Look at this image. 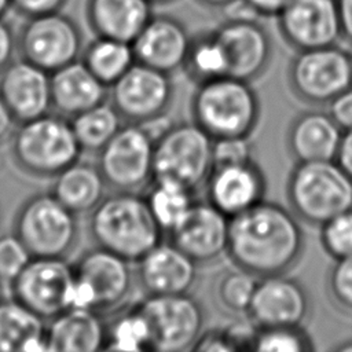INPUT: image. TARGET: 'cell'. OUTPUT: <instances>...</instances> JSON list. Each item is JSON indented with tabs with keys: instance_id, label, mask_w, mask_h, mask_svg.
I'll use <instances>...</instances> for the list:
<instances>
[{
	"instance_id": "cell-1",
	"label": "cell",
	"mask_w": 352,
	"mask_h": 352,
	"mask_svg": "<svg viewBox=\"0 0 352 352\" xmlns=\"http://www.w3.org/2000/svg\"><path fill=\"white\" fill-rule=\"evenodd\" d=\"M304 232L293 212L275 202L230 217L227 254L235 267L257 278L286 274L300 260Z\"/></svg>"
},
{
	"instance_id": "cell-2",
	"label": "cell",
	"mask_w": 352,
	"mask_h": 352,
	"mask_svg": "<svg viewBox=\"0 0 352 352\" xmlns=\"http://www.w3.org/2000/svg\"><path fill=\"white\" fill-rule=\"evenodd\" d=\"M89 234L96 246L138 263L160 241L162 230L144 197L135 191L104 195L91 210Z\"/></svg>"
},
{
	"instance_id": "cell-3",
	"label": "cell",
	"mask_w": 352,
	"mask_h": 352,
	"mask_svg": "<svg viewBox=\"0 0 352 352\" xmlns=\"http://www.w3.org/2000/svg\"><path fill=\"white\" fill-rule=\"evenodd\" d=\"M82 148L70 120L58 114L16 124L10 135V154L15 166L38 179H54L80 160Z\"/></svg>"
},
{
	"instance_id": "cell-4",
	"label": "cell",
	"mask_w": 352,
	"mask_h": 352,
	"mask_svg": "<svg viewBox=\"0 0 352 352\" xmlns=\"http://www.w3.org/2000/svg\"><path fill=\"white\" fill-rule=\"evenodd\" d=\"M260 111V99L250 82L231 76L199 82L191 98L192 121L213 139L250 136Z\"/></svg>"
},
{
	"instance_id": "cell-5",
	"label": "cell",
	"mask_w": 352,
	"mask_h": 352,
	"mask_svg": "<svg viewBox=\"0 0 352 352\" xmlns=\"http://www.w3.org/2000/svg\"><path fill=\"white\" fill-rule=\"evenodd\" d=\"M286 197L297 219L322 226L352 208V179L334 160L296 162L287 176Z\"/></svg>"
},
{
	"instance_id": "cell-6",
	"label": "cell",
	"mask_w": 352,
	"mask_h": 352,
	"mask_svg": "<svg viewBox=\"0 0 352 352\" xmlns=\"http://www.w3.org/2000/svg\"><path fill=\"white\" fill-rule=\"evenodd\" d=\"M12 232L32 257H65L78 242L77 214L50 191L29 195L12 219Z\"/></svg>"
},
{
	"instance_id": "cell-7",
	"label": "cell",
	"mask_w": 352,
	"mask_h": 352,
	"mask_svg": "<svg viewBox=\"0 0 352 352\" xmlns=\"http://www.w3.org/2000/svg\"><path fill=\"white\" fill-rule=\"evenodd\" d=\"M213 169V138L192 122L175 124L154 143L153 180L198 190Z\"/></svg>"
},
{
	"instance_id": "cell-8",
	"label": "cell",
	"mask_w": 352,
	"mask_h": 352,
	"mask_svg": "<svg viewBox=\"0 0 352 352\" xmlns=\"http://www.w3.org/2000/svg\"><path fill=\"white\" fill-rule=\"evenodd\" d=\"M73 270L72 307L100 314L114 311L125 304L132 293L135 274L131 261L103 248L85 250L73 264Z\"/></svg>"
},
{
	"instance_id": "cell-9",
	"label": "cell",
	"mask_w": 352,
	"mask_h": 352,
	"mask_svg": "<svg viewBox=\"0 0 352 352\" xmlns=\"http://www.w3.org/2000/svg\"><path fill=\"white\" fill-rule=\"evenodd\" d=\"M292 92L307 103H330L352 87L351 54L337 44L301 50L287 69Z\"/></svg>"
},
{
	"instance_id": "cell-10",
	"label": "cell",
	"mask_w": 352,
	"mask_h": 352,
	"mask_svg": "<svg viewBox=\"0 0 352 352\" xmlns=\"http://www.w3.org/2000/svg\"><path fill=\"white\" fill-rule=\"evenodd\" d=\"M150 331V351L191 349L205 330V309L188 293L147 296L136 305Z\"/></svg>"
},
{
	"instance_id": "cell-11",
	"label": "cell",
	"mask_w": 352,
	"mask_h": 352,
	"mask_svg": "<svg viewBox=\"0 0 352 352\" xmlns=\"http://www.w3.org/2000/svg\"><path fill=\"white\" fill-rule=\"evenodd\" d=\"M73 264L65 257H32L8 283L10 297L45 322L72 307Z\"/></svg>"
},
{
	"instance_id": "cell-12",
	"label": "cell",
	"mask_w": 352,
	"mask_h": 352,
	"mask_svg": "<svg viewBox=\"0 0 352 352\" xmlns=\"http://www.w3.org/2000/svg\"><path fill=\"white\" fill-rule=\"evenodd\" d=\"M19 58L52 73L82 52L78 25L60 11L26 18L16 33Z\"/></svg>"
},
{
	"instance_id": "cell-13",
	"label": "cell",
	"mask_w": 352,
	"mask_h": 352,
	"mask_svg": "<svg viewBox=\"0 0 352 352\" xmlns=\"http://www.w3.org/2000/svg\"><path fill=\"white\" fill-rule=\"evenodd\" d=\"M154 142L140 124L121 125L98 151V166L117 191H138L153 182Z\"/></svg>"
},
{
	"instance_id": "cell-14",
	"label": "cell",
	"mask_w": 352,
	"mask_h": 352,
	"mask_svg": "<svg viewBox=\"0 0 352 352\" xmlns=\"http://www.w3.org/2000/svg\"><path fill=\"white\" fill-rule=\"evenodd\" d=\"M110 103L121 118L142 124L166 113L173 99L169 73L135 62L111 87Z\"/></svg>"
},
{
	"instance_id": "cell-15",
	"label": "cell",
	"mask_w": 352,
	"mask_h": 352,
	"mask_svg": "<svg viewBox=\"0 0 352 352\" xmlns=\"http://www.w3.org/2000/svg\"><path fill=\"white\" fill-rule=\"evenodd\" d=\"M276 19L282 38L297 51L334 45L342 38L337 0H289Z\"/></svg>"
},
{
	"instance_id": "cell-16",
	"label": "cell",
	"mask_w": 352,
	"mask_h": 352,
	"mask_svg": "<svg viewBox=\"0 0 352 352\" xmlns=\"http://www.w3.org/2000/svg\"><path fill=\"white\" fill-rule=\"evenodd\" d=\"M214 32L227 55V76L252 82L268 69L272 40L257 18L224 19Z\"/></svg>"
},
{
	"instance_id": "cell-17",
	"label": "cell",
	"mask_w": 352,
	"mask_h": 352,
	"mask_svg": "<svg viewBox=\"0 0 352 352\" xmlns=\"http://www.w3.org/2000/svg\"><path fill=\"white\" fill-rule=\"evenodd\" d=\"M228 231V216L209 201H194L186 216L168 234L170 242L197 264H208L227 253Z\"/></svg>"
},
{
	"instance_id": "cell-18",
	"label": "cell",
	"mask_w": 352,
	"mask_h": 352,
	"mask_svg": "<svg viewBox=\"0 0 352 352\" xmlns=\"http://www.w3.org/2000/svg\"><path fill=\"white\" fill-rule=\"evenodd\" d=\"M246 314L257 327L301 326L309 314V298L296 279L270 275L257 282Z\"/></svg>"
},
{
	"instance_id": "cell-19",
	"label": "cell",
	"mask_w": 352,
	"mask_h": 352,
	"mask_svg": "<svg viewBox=\"0 0 352 352\" xmlns=\"http://www.w3.org/2000/svg\"><path fill=\"white\" fill-rule=\"evenodd\" d=\"M0 96L16 124L50 113L51 73L19 58L0 72Z\"/></svg>"
},
{
	"instance_id": "cell-20",
	"label": "cell",
	"mask_w": 352,
	"mask_h": 352,
	"mask_svg": "<svg viewBox=\"0 0 352 352\" xmlns=\"http://www.w3.org/2000/svg\"><path fill=\"white\" fill-rule=\"evenodd\" d=\"M190 41L191 34L180 19L153 14L131 44L136 62L170 74L183 67Z\"/></svg>"
},
{
	"instance_id": "cell-21",
	"label": "cell",
	"mask_w": 352,
	"mask_h": 352,
	"mask_svg": "<svg viewBox=\"0 0 352 352\" xmlns=\"http://www.w3.org/2000/svg\"><path fill=\"white\" fill-rule=\"evenodd\" d=\"M197 265L170 241H160L138 261L136 278L147 296L184 294L195 285Z\"/></svg>"
},
{
	"instance_id": "cell-22",
	"label": "cell",
	"mask_w": 352,
	"mask_h": 352,
	"mask_svg": "<svg viewBox=\"0 0 352 352\" xmlns=\"http://www.w3.org/2000/svg\"><path fill=\"white\" fill-rule=\"evenodd\" d=\"M208 201L232 217L264 201L265 177L254 162L216 165L206 180Z\"/></svg>"
},
{
	"instance_id": "cell-23",
	"label": "cell",
	"mask_w": 352,
	"mask_h": 352,
	"mask_svg": "<svg viewBox=\"0 0 352 352\" xmlns=\"http://www.w3.org/2000/svg\"><path fill=\"white\" fill-rule=\"evenodd\" d=\"M106 340L100 312L72 307L47 320L44 346L51 352H98L104 351Z\"/></svg>"
},
{
	"instance_id": "cell-24",
	"label": "cell",
	"mask_w": 352,
	"mask_h": 352,
	"mask_svg": "<svg viewBox=\"0 0 352 352\" xmlns=\"http://www.w3.org/2000/svg\"><path fill=\"white\" fill-rule=\"evenodd\" d=\"M342 129L330 113L308 110L290 122L286 146L296 162L331 161L336 158Z\"/></svg>"
},
{
	"instance_id": "cell-25",
	"label": "cell",
	"mask_w": 352,
	"mask_h": 352,
	"mask_svg": "<svg viewBox=\"0 0 352 352\" xmlns=\"http://www.w3.org/2000/svg\"><path fill=\"white\" fill-rule=\"evenodd\" d=\"M107 88L81 59L51 73V103L62 116L73 117L103 103Z\"/></svg>"
},
{
	"instance_id": "cell-26",
	"label": "cell",
	"mask_w": 352,
	"mask_h": 352,
	"mask_svg": "<svg viewBox=\"0 0 352 352\" xmlns=\"http://www.w3.org/2000/svg\"><path fill=\"white\" fill-rule=\"evenodd\" d=\"M148 0H87L85 18L99 37L132 43L153 15Z\"/></svg>"
},
{
	"instance_id": "cell-27",
	"label": "cell",
	"mask_w": 352,
	"mask_h": 352,
	"mask_svg": "<svg viewBox=\"0 0 352 352\" xmlns=\"http://www.w3.org/2000/svg\"><path fill=\"white\" fill-rule=\"evenodd\" d=\"M106 180L96 164L76 161L59 172L50 192L76 214L91 212L104 197Z\"/></svg>"
},
{
	"instance_id": "cell-28",
	"label": "cell",
	"mask_w": 352,
	"mask_h": 352,
	"mask_svg": "<svg viewBox=\"0 0 352 352\" xmlns=\"http://www.w3.org/2000/svg\"><path fill=\"white\" fill-rule=\"evenodd\" d=\"M47 322L15 298H0V351H45Z\"/></svg>"
},
{
	"instance_id": "cell-29",
	"label": "cell",
	"mask_w": 352,
	"mask_h": 352,
	"mask_svg": "<svg viewBox=\"0 0 352 352\" xmlns=\"http://www.w3.org/2000/svg\"><path fill=\"white\" fill-rule=\"evenodd\" d=\"M81 60L109 88L136 62L131 43L99 36L82 48Z\"/></svg>"
},
{
	"instance_id": "cell-30",
	"label": "cell",
	"mask_w": 352,
	"mask_h": 352,
	"mask_svg": "<svg viewBox=\"0 0 352 352\" xmlns=\"http://www.w3.org/2000/svg\"><path fill=\"white\" fill-rule=\"evenodd\" d=\"M227 55L214 29L191 34L183 65L187 76L197 84L227 76Z\"/></svg>"
},
{
	"instance_id": "cell-31",
	"label": "cell",
	"mask_w": 352,
	"mask_h": 352,
	"mask_svg": "<svg viewBox=\"0 0 352 352\" xmlns=\"http://www.w3.org/2000/svg\"><path fill=\"white\" fill-rule=\"evenodd\" d=\"M144 199L162 232L175 228L194 204L192 191L168 180H153Z\"/></svg>"
},
{
	"instance_id": "cell-32",
	"label": "cell",
	"mask_w": 352,
	"mask_h": 352,
	"mask_svg": "<svg viewBox=\"0 0 352 352\" xmlns=\"http://www.w3.org/2000/svg\"><path fill=\"white\" fill-rule=\"evenodd\" d=\"M121 116L111 103H100L70 118L82 151L98 153L120 129Z\"/></svg>"
},
{
	"instance_id": "cell-33",
	"label": "cell",
	"mask_w": 352,
	"mask_h": 352,
	"mask_svg": "<svg viewBox=\"0 0 352 352\" xmlns=\"http://www.w3.org/2000/svg\"><path fill=\"white\" fill-rule=\"evenodd\" d=\"M104 351H150V331L146 319L135 308L120 315L107 326Z\"/></svg>"
},
{
	"instance_id": "cell-34",
	"label": "cell",
	"mask_w": 352,
	"mask_h": 352,
	"mask_svg": "<svg viewBox=\"0 0 352 352\" xmlns=\"http://www.w3.org/2000/svg\"><path fill=\"white\" fill-rule=\"evenodd\" d=\"M257 276L238 268L223 272L216 282L214 294L219 304L227 311L242 314L248 312L257 286Z\"/></svg>"
},
{
	"instance_id": "cell-35",
	"label": "cell",
	"mask_w": 352,
	"mask_h": 352,
	"mask_svg": "<svg viewBox=\"0 0 352 352\" xmlns=\"http://www.w3.org/2000/svg\"><path fill=\"white\" fill-rule=\"evenodd\" d=\"M252 349L257 352H307L314 342L301 326L258 327Z\"/></svg>"
},
{
	"instance_id": "cell-36",
	"label": "cell",
	"mask_w": 352,
	"mask_h": 352,
	"mask_svg": "<svg viewBox=\"0 0 352 352\" xmlns=\"http://www.w3.org/2000/svg\"><path fill=\"white\" fill-rule=\"evenodd\" d=\"M320 243L334 260L352 254V208L320 226Z\"/></svg>"
},
{
	"instance_id": "cell-37",
	"label": "cell",
	"mask_w": 352,
	"mask_h": 352,
	"mask_svg": "<svg viewBox=\"0 0 352 352\" xmlns=\"http://www.w3.org/2000/svg\"><path fill=\"white\" fill-rule=\"evenodd\" d=\"M327 292L340 309L352 314V254L334 260L327 275Z\"/></svg>"
},
{
	"instance_id": "cell-38",
	"label": "cell",
	"mask_w": 352,
	"mask_h": 352,
	"mask_svg": "<svg viewBox=\"0 0 352 352\" xmlns=\"http://www.w3.org/2000/svg\"><path fill=\"white\" fill-rule=\"evenodd\" d=\"M32 254L14 234L0 235V283H10L29 263Z\"/></svg>"
},
{
	"instance_id": "cell-39",
	"label": "cell",
	"mask_w": 352,
	"mask_h": 352,
	"mask_svg": "<svg viewBox=\"0 0 352 352\" xmlns=\"http://www.w3.org/2000/svg\"><path fill=\"white\" fill-rule=\"evenodd\" d=\"M253 160V144L249 136L213 139V166L246 164Z\"/></svg>"
},
{
	"instance_id": "cell-40",
	"label": "cell",
	"mask_w": 352,
	"mask_h": 352,
	"mask_svg": "<svg viewBox=\"0 0 352 352\" xmlns=\"http://www.w3.org/2000/svg\"><path fill=\"white\" fill-rule=\"evenodd\" d=\"M191 351L199 352H230L236 351L234 342L228 337L226 329H214L202 331L195 344L191 346Z\"/></svg>"
},
{
	"instance_id": "cell-41",
	"label": "cell",
	"mask_w": 352,
	"mask_h": 352,
	"mask_svg": "<svg viewBox=\"0 0 352 352\" xmlns=\"http://www.w3.org/2000/svg\"><path fill=\"white\" fill-rule=\"evenodd\" d=\"M67 0H11V8L25 18L60 11Z\"/></svg>"
},
{
	"instance_id": "cell-42",
	"label": "cell",
	"mask_w": 352,
	"mask_h": 352,
	"mask_svg": "<svg viewBox=\"0 0 352 352\" xmlns=\"http://www.w3.org/2000/svg\"><path fill=\"white\" fill-rule=\"evenodd\" d=\"M329 113L342 131L352 128V87L329 103Z\"/></svg>"
},
{
	"instance_id": "cell-43",
	"label": "cell",
	"mask_w": 352,
	"mask_h": 352,
	"mask_svg": "<svg viewBox=\"0 0 352 352\" xmlns=\"http://www.w3.org/2000/svg\"><path fill=\"white\" fill-rule=\"evenodd\" d=\"M18 54L16 33L11 25L1 16L0 18V72L10 65Z\"/></svg>"
},
{
	"instance_id": "cell-44",
	"label": "cell",
	"mask_w": 352,
	"mask_h": 352,
	"mask_svg": "<svg viewBox=\"0 0 352 352\" xmlns=\"http://www.w3.org/2000/svg\"><path fill=\"white\" fill-rule=\"evenodd\" d=\"M334 161L352 179V128L342 132Z\"/></svg>"
},
{
	"instance_id": "cell-45",
	"label": "cell",
	"mask_w": 352,
	"mask_h": 352,
	"mask_svg": "<svg viewBox=\"0 0 352 352\" xmlns=\"http://www.w3.org/2000/svg\"><path fill=\"white\" fill-rule=\"evenodd\" d=\"M258 16H276L289 0H243Z\"/></svg>"
},
{
	"instance_id": "cell-46",
	"label": "cell",
	"mask_w": 352,
	"mask_h": 352,
	"mask_svg": "<svg viewBox=\"0 0 352 352\" xmlns=\"http://www.w3.org/2000/svg\"><path fill=\"white\" fill-rule=\"evenodd\" d=\"M341 37L352 45V0H337Z\"/></svg>"
},
{
	"instance_id": "cell-47",
	"label": "cell",
	"mask_w": 352,
	"mask_h": 352,
	"mask_svg": "<svg viewBox=\"0 0 352 352\" xmlns=\"http://www.w3.org/2000/svg\"><path fill=\"white\" fill-rule=\"evenodd\" d=\"M15 120L11 114V111L8 110L7 104L4 103V100L1 99L0 96V142L3 139H7L10 138V135L14 131V126H15Z\"/></svg>"
},
{
	"instance_id": "cell-48",
	"label": "cell",
	"mask_w": 352,
	"mask_h": 352,
	"mask_svg": "<svg viewBox=\"0 0 352 352\" xmlns=\"http://www.w3.org/2000/svg\"><path fill=\"white\" fill-rule=\"evenodd\" d=\"M197 1H199L201 4H204L209 8H221L223 10L224 7H227L230 3H232L235 0H197Z\"/></svg>"
},
{
	"instance_id": "cell-49",
	"label": "cell",
	"mask_w": 352,
	"mask_h": 352,
	"mask_svg": "<svg viewBox=\"0 0 352 352\" xmlns=\"http://www.w3.org/2000/svg\"><path fill=\"white\" fill-rule=\"evenodd\" d=\"M333 349H334V351H338V352H352V338L345 340V341H341L340 344L334 345Z\"/></svg>"
},
{
	"instance_id": "cell-50",
	"label": "cell",
	"mask_w": 352,
	"mask_h": 352,
	"mask_svg": "<svg viewBox=\"0 0 352 352\" xmlns=\"http://www.w3.org/2000/svg\"><path fill=\"white\" fill-rule=\"evenodd\" d=\"M10 8H11V0H0V18L4 16Z\"/></svg>"
},
{
	"instance_id": "cell-51",
	"label": "cell",
	"mask_w": 352,
	"mask_h": 352,
	"mask_svg": "<svg viewBox=\"0 0 352 352\" xmlns=\"http://www.w3.org/2000/svg\"><path fill=\"white\" fill-rule=\"evenodd\" d=\"M148 1L154 6V4H168V3H172L175 0H148Z\"/></svg>"
},
{
	"instance_id": "cell-52",
	"label": "cell",
	"mask_w": 352,
	"mask_h": 352,
	"mask_svg": "<svg viewBox=\"0 0 352 352\" xmlns=\"http://www.w3.org/2000/svg\"><path fill=\"white\" fill-rule=\"evenodd\" d=\"M351 60H352V54H351Z\"/></svg>"
}]
</instances>
